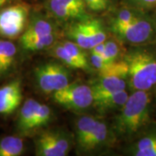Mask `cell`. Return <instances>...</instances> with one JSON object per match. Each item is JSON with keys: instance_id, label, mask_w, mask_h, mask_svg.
<instances>
[{"instance_id": "obj_1", "label": "cell", "mask_w": 156, "mask_h": 156, "mask_svg": "<svg viewBox=\"0 0 156 156\" xmlns=\"http://www.w3.org/2000/svg\"><path fill=\"white\" fill-rule=\"evenodd\" d=\"M151 90L132 91L114 122V131L122 138H131L148 126L153 108Z\"/></svg>"}, {"instance_id": "obj_2", "label": "cell", "mask_w": 156, "mask_h": 156, "mask_svg": "<svg viewBox=\"0 0 156 156\" xmlns=\"http://www.w3.org/2000/svg\"><path fill=\"white\" fill-rule=\"evenodd\" d=\"M128 65V87L131 91L152 90L156 87V51L145 45L133 46L124 53Z\"/></svg>"}, {"instance_id": "obj_3", "label": "cell", "mask_w": 156, "mask_h": 156, "mask_svg": "<svg viewBox=\"0 0 156 156\" xmlns=\"http://www.w3.org/2000/svg\"><path fill=\"white\" fill-rule=\"evenodd\" d=\"M109 29L118 40L132 46L145 45L156 39L155 19L147 12H142L128 24L110 23Z\"/></svg>"}, {"instance_id": "obj_4", "label": "cell", "mask_w": 156, "mask_h": 156, "mask_svg": "<svg viewBox=\"0 0 156 156\" xmlns=\"http://www.w3.org/2000/svg\"><path fill=\"white\" fill-rule=\"evenodd\" d=\"M63 63L47 62L35 68L34 78L38 89L44 94H53L71 83L72 74Z\"/></svg>"}, {"instance_id": "obj_5", "label": "cell", "mask_w": 156, "mask_h": 156, "mask_svg": "<svg viewBox=\"0 0 156 156\" xmlns=\"http://www.w3.org/2000/svg\"><path fill=\"white\" fill-rule=\"evenodd\" d=\"M30 16V6L19 1L0 8V37L15 39L25 30Z\"/></svg>"}, {"instance_id": "obj_6", "label": "cell", "mask_w": 156, "mask_h": 156, "mask_svg": "<svg viewBox=\"0 0 156 156\" xmlns=\"http://www.w3.org/2000/svg\"><path fill=\"white\" fill-rule=\"evenodd\" d=\"M52 99L60 106L72 111H83L93 105L94 91L91 85L70 83L52 94Z\"/></svg>"}, {"instance_id": "obj_7", "label": "cell", "mask_w": 156, "mask_h": 156, "mask_svg": "<svg viewBox=\"0 0 156 156\" xmlns=\"http://www.w3.org/2000/svg\"><path fill=\"white\" fill-rule=\"evenodd\" d=\"M94 95L109 93L127 89L128 65L122 58L111 62L104 69L99 71V76L90 84Z\"/></svg>"}, {"instance_id": "obj_8", "label": "cell", "mask_w": 156, "mask_h": 156, "mask_svg": "<svg viewBox=\"0 0 156 156\" xmlns=\"http://www.w3.org/2000/svg\"><path fill=\"white\" fill-rule=\"evenodd\" d=\"M73 146L71 134L62 129H50L43 132L35 140L36 155L65 156Z\"/></svg>"}, {"instance_id": "obj_9", "label": "cell", "mask_w": 156, "mask_h": 156, "mask_svg": "<svg viewBox=\"0 0 156 156\" xmlns=\"http://www.w3.org/2000/svg\"><path fill=\"white\" fill-rule=\"evenodd\" d=\"M23 100L22 83L15 79L0 87V115H11L20 106Z\"/></svg>"}, {"instance_id": "obj_10", "label": "cell", "mask_w": 156, "mask_h": 156, "mask_svg": "<svg viewBox=\"0 0 156 156\" xmlns=\"http://www.w3.org/2000/svg\"><path fill=\"white\" fill-rule=\"evenodd\" d=\"M111 134V131L108 128L106 123L97 120L93 131L84 140L83 143L78 147V150L81 153H91L100 150L107 145L110 144L112 140Z\"/></svg>"}, {"instance_id": "obj_11", "label": "cell", "mask_w": 156, "mask_h": 156, "mask_svg": "<svg viewBox=\"0 0 156 156\" xmlns=\"http://www.w3.org/2000/svg\"><path fill=\"white\" fill-rule=\"evenodd\" d=\"M45 7L51 16L61 21H77L89 17L86 9L62 3L60 0H47Z\"/></svg>"}, {"instance_id": "obj_12", "label": "cell", "mask_w": 156, "mask_h": 156, "mask_svg": "<svg viewBox=\"0 0 156 156\" xmlns=\"http://www.w3.org/2000/svg\"><path fill=\"white\" fill-rule=\"evenodd\" d=\"M56 33V26L48 18L38 13L30 14L25 30L19 37V41L44 37Z\"/></svg>"}, {"instance_id": "obj_13", "label": "cell", "mask_w": 156, "mask_h": 156, "mask_svg": "<svg viewBox=\"0 0 156 156\" xmlns=\"http://www.w3.org/2000/svg\"><path fill=\"white\" fill-rule=\"evenodd\" d=\"M17 56V45L9 39L0 38V81L14 70Z\"/></svg>"}, {"instance_id": "obj_14", "label": "cell", "mask_w": 156, "mask_h": 156, "mask_svg": "<svg viewBox=\"0 0 156 156\" xmlns=\"http://www.w3.org/2000/svg\"><path fill=\"white\" fill-rule=\"evenodd\" d=\"M128 91L126 89L109 93L95 94L93 105L101 112L121 109L128 100Z\"/></svg>"}, {"instance_id": "obj_15", "label": "cell", "mask_w": 156, "mask_h": 156, "mask_svg": "<svg viewBox=\"0 0 156 156\" xmlns=\"http://www.w3.org/2000/svg\"><path fill=\"white\" fill-rule=\"evenodd\" d=\"M144 132L130 146L128 153L134 156H156V128L142 131Z\"/></svg>"}, {"instance_id": "obj_16", "label": "cell", "mask_w": 156, "mask_h": 156, "mask_svg": "<svg viewBox=\"0 0 156 156\" xmlns=\"http://www.w3.org/2000/svg\"><path fill=\"white\" fill-rule=\"evenodd\" d=\"M40 102L35 99H27L18 113L17 128L20 134H28L33 131V123Z\"/></svg>"}, {"instance_id": "obj_17", "label": "cell", "mask_w": 156, "mask_h": 156, "mask_svg": "<svg viewBox=\"0 0 156 156\" xmlns=\"http://www.w3.org/2000/svg\"><path fill=\"white\" fill-rule=\"evenodd\" d=\"M66 35L69 37V40L79 45L83 50H90L92 48L90 38L88 31L84 27L83 19L77 20L76 23H73L68 28Z\"/></svg>"}, {"instance_id": "obj_18", "label": "cell", "mask_w": 156, "mask_h": 156, "mask_svg": "<svg viewBox=\"0 0 156 156\" xmlns=\"http://www.w3.org/2000/svg\"><path fill=\"white\" fill-rule=\"evenodd\" d=\"M24 142L20 136L8 135L0 140V156H19L24 152Z\"/></svg>"}, {"instance_id": "obj_19", "label": "cell", "mask_w": 156, "mask_h": 156, "mask_svg": "<svg viewBox=\"0 0 156 156\" xmlns=\"http://www.w3.org/2000/svg\"><path fill=\"white\" fill-rule=\"evenodd\" d=\"M97 120L98 119L93 115H82L76 121L75 131L77 147L83 143L84 140L88 138L90 133L93 131Z\"/></svg>"}, {"instance_id": "obj_20", "label": "cell", "mask_w": 156, "mask_h": 156, "mask_svg": "<svg viewBox=\"0 0 156 156\" xmlns=\"http://www.w3.org/2000/svg\"><path fill=\"white\" fill-rule=\"evenodd\" d=\"M84 27L88 31V34L90 38V42L92 44V48L95 45L103 43L107 39V32L105 28L99 19L87 17L83 19ZM91 48V49H92ZM90 49V50H91Z\"/></svg>"}, {"instance_id": "obj_21", "label": "cell", "mask_w": 156, "mask_h": 156, "mask_svg": "<svg viewBox=\"0 0 156 156\" xmlns=\"http://www.w3.org/2000/svg\"><path fill=\"white\" fill-rule=\"evenodd\" d=\"M56 40V33L50 34L44 37L27 39L19 41L23 50L28 52H37L51 48L55 44Z\"/></svg>"}, {"instance_id": "obj_22", "label": "cell", "mask_w": 156, "mask_h": 156, "mask_svg": "<svg viewBox=\"0 0 156 156\" xmlns=\"http://www.w3.org/2000/svg\"><path fill=\"white\" fill-rule=\"evenodd\" d=\"M50 53L54 57H56L58 61L61 62L62 63H63L69 69L84 70L83 66L76 59H75L73 56L69 55V53L65 50V48L62 45L61 43L51 46Z\"/></svg>"}, {"instance_id": "obj_23", "label": "cell", "mask_w": 156, "mask_h": 156, "mask_svg": "<svg viewBox=\"0 0 156 156\" xmlns=\"http://www.w3.org/2000/svg\"><path fill=\"white\" fill-rule=\"evenodd\" d=\"M144 11L136 10L134 8L125 5L122 9L118 10L114 17L110 20V23L115 24H128L136 19Z\"/></svg>"}, {"instance_id": "obj_24", "label": "cell", "mask_w": 156, "mask_h": 156, "mask_svg": "<svg viewBox=\"0 0 156 156\" xmlns=\"http://www.w3.org/2000/svg\"><path fill=\"white\" fill-rule=\"evenodd\" d=\"M105 53L104 57L109 62H115L122 59L124 53H122V42L117 38L106 39L105 42Z\"/></svg>"}, {"instance_id": "obj_25", "label": "cell", "mask_w": 156, "mask_h": 156, "mask_svg": "<svg viewBox=\"0 0 156 156\" xmlns=\"http://www.w3.org/2000/svg\"><path fill=\"white\" fill-rule=\"evenodd\" d=\"M52 117V111L50 108L45 104L40 103L33 123V130L46 126L50 122Z\"/></svg>"}, {"instance_id": "obj_26", "label": "cell", "mask_w": 156, "mask_h": 156, "mask_svg": "<svg viewBox=\"0 0 156 156\" xmlns=\"http://www.w3.org/2000/svg\"><path fill=\"white\" fill-rule=\"evenodd\" d=\"M125 5L136 10L148 12L156 9V0H123Z\"/></svg>"}, {"instance_id": "obj_27", "label": "cell", "mask_w": 156, "mask_h": 156, "mask_svg": "<svg viewBox=\"0 0 156 156\" xmlns=\"http://www.w3.org/2000/svg\"><path fill=\"white\" fill-rule=\"evenodd\" d=\"M89 62H90V65L92 66V68L96 69L99 72V71L108 67L113 62H109L103 56H100V55L90 53Z\"/></svg>"}, {"instance_id": "obj_28", "label": "cell", "mask_w": 156, "mask_h": 156, "mask_svg": "<svg viewBox=\"0 0 156 156\" xmlns=\"http://www.w3.org/2000/svg\"><path fill=\"white\" fill-rule=\"evenodd\" d=\"M86 8L92 11H101L108 6V0H84Z\"/></svg>"}, {"instance_id": "obj_29", "label": "cell", "mask_w": 156, "mask_h": 156, "mask_svg": "<svg viewBox=\"0 0 156 156\" xmlns=\"http://www.w3.org/2000/svg\"><path fill=\"white\" fill-rule=\"evenodd\" d=\"M104 42H105V41H104ZM104 42L95 45V46L90 50L91 53L104 56V53H105V44H104Z\"/></svg>"}, {"instance_id": "obj_30", "label": "cell", "mask_w": 156, "mask_h": 156, "mask_svg": "<svg viewBox=\"0 0 156 156\" xmlns=\"http://www.w3.org/2000/svg\"><path fill=\"white\" fill-rule=\"evenodd\" d=\"M62 3L69 4V5H72L77 6L80 8H83L86 9V6L84 4V0H60Z\"/></svg>"}, {"instance_id": "obj_31", "label": "cell", "mask_w": 156, "mask_h": 156, "mask_svg": "<svg viewBox=\"0 0 156 156\" xmlns=\"http://www.w3.org/2000/svg\"><path fill=\"white\" fill-rule=\"evenodd\" d=\"M14 1H15V0H0V8L7 5L11 4V3L14 2Z\"/></svg>"}, {"instance_id": "obj_32", "label": "cell", "mask_w": 156, "mask_h": 156, "mask_svg": "<svg viewBox=\"0 0 156 156\" xmlns=\"http://www.w3.org/2000/svg\"><path fill=\"white\" fill-rule=\"evenodd\" d=\"M155 111H156V108H155Z\"/></svg>"}, {"instance_id": "obj_33", "label": "cell", "mask_w": 156, "mask_h": 156, "mask_svg": "<svg viewBox=\"0 0 156 156\" xmlns=\"http://www.w3.org/2000/svg\"><path fill=\"white\" fill-rule=\"evenodd\" d=\"M155 21H156V19H155Z\"/></svg>"}]
</instances>
